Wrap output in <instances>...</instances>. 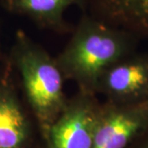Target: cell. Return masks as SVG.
<instances>
[{
  "mask_svg": "<svg viewBox=\"0 0 148 148\" xmlns=\"http://www.w3.org/2000/svg\"><path fill=\"white\" fill-rule=\"evenodd\" d=\"M95 94L78 90L69 100L45 139L47 148H92L101 111Z\"/></svg>",
  "mask_w": 148,
  "mask_h": 148,
  "instance_id": "cell-3",
  "label": "cell"
},
{
  "mask_svg": "<svg viewBox=\"0 0 148 148\" xmlns=\"http://www.w3.org/2000/svg\"><path fill=\"white\" fill-rule=\"evenodd\" d=\"M85 13L135 37H148V0H85Z\"/></svg>",
  "mask_w": 148,
  "mask_h": 148,
  "instance_id": "cell-7",
  "label": "cell"
},
{
  "mask_svg": "<svg viewBox=\"0 0 148 148\" xmlns=\"http://www.w3.org/2000/svg\"><path fill=\"white\" fill-rule=\"evenodd\" d=\"M4 9L25 16L37 27L57 33L70 30L64 18L66 11L73 6L84 9L85 0H0Z\"/></svg>",
  "mask_w": 148,
  "mask_h": 148,
  "instance_id": "cell-8",
  "label": "cell"
},
{
  "mask_svg": "<svg viewBox=\"0 0 148 148\" xmlns=\"http://www.w3.org/2000/svg\"><path fill=\"white\" fill-rule=\"evenodd\" d=\"M148 128V101L101 104L92 148H127Z\"/></svg>",
  "mask_w": 148,
  "mask_h": 148,
  "instance_id": "cell-4",
  "label": "cell"
},
{
  "mask_svg": "<svg viewBox=\"0 0 148 148\" xmlns=\"http://www.w3.org/2000/svg\"><path fill=\"white\" fill-rule=\"evenodd\" d=\"M135 38L84 12L55 59L64 79L75 82L80 91L96 95L101 76L132 53Z\"/></svg>",
  "mask_w": 148,
  "mask_h": 148,
  "instance_id": "cell-1",
  "label": "cell"
},
{
  "mask_svg": "<svg viewBox=\"0 0 148 148\" xmlns=\"http://www.w3.org/2000/svg\"><path fill=\"white\" fill-rule=\"evenodd\" d=\"M32 126L8 57L0 60V148H30Z\"/></svg>",
  "mask_w": 148,
  "mask_h": 148,
  "instance_id": "cell-5",
  "label": "cell"
},
{
  "mask_svg": "<svg viewBox=\"0 0 148 148\" xmlns=\"http://www.w3.org/2000/svg\"><path fill=\"white\" fill-rule=\"evenodd\" d=\"M141 148H148V139L146 141V143L143 145V147H141Z\"/></svg>",
  "mask_w": 148,
  "mask_h": 148,
  "instance_id": "cell-9",
  "label": "cell"
},
{
  "mask_svg": "<svg viewBox=\"0 0 148 148\" xmlns=\"http://www.w3.org/2000/svg\"><path fill=\"white\" fill-rule=\"evenodd\" d=\"M30 110L45 139L69 100L64 79L55 58L22 31L14 38L8 56Z\"/></svg>",
  "mask_w": 148,
  "mask_h": 148,
  "instance_id": "cell-2",
  "label": "cell"
},
{
  "mask_svg": "<svg viewBox=\"0 0 148 148\" xmlns=\"http://www.w3.org/2000/svg\"><path fill=\"white\" fill-rule=\"evenodd\" d=\"M98 94L115 104L148 101V56L130 53L113 64L98 82Z\"/></svg>",
  "mask_w": 148,
  "mask_h": 148,
  "instance_id": "cell-6",
  "label": "cell"
}]
</instances>
